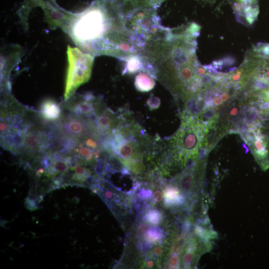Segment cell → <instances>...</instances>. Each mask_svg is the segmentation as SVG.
<instances>
[{
	"instance_id": "9",
	"label": "cell",
	"mask_w": 269,
	"mask_h": 269,
	"mask_svg": "<svg viewBox=\"0 0 269 269\" xmlns=\"http://www.w3.org/2000/svg\"><path fill=\"white\" fill-rule=\"evenodd\" d=\"M55 123L58 136L61 139L76 140L92 135L98 136L101 138L94 120L70 112L67 113L63 112L60 119Z\"/></svg>"
},
{
	"instance_id": "23",
	"label": "cell",
	"mask_w": 269,
	"mask_h": 269,
	"mask_svg": "<svg viewBox=\"0 0 269 269\" xmlns=\"http://www.w3.org/2000/svg\"><path fill=\"white\" fill-rule=\"evenodd\" d=\"M153 200L156 202H160L163 198L162 192L160 190H156L152 195Z\"/></svg>"
},
{
	"instance_id": "11",
	"label": "cell",
	"mask_w": 269,
	"mask_h": 269,
	"mask_svg": "<svg viewBox=\"0 0 269 269\" xmlns=\"http://www.w3.org/2000/svg\"><path fill=\"white\" fill-rule=\"evenodd\" d=\"M97 97L91 93L73 95L62 106V108L77 115L94 120Z\"/></svg>"
},
{
	"instance_id": "7",
	"label": "cell",
	"mask_w": 269,
	"mask_h": 269,
	"mask_svg": "<svg viewBox=\"0 0 269 269\" xmlns=\"http://www.w3.org/2000/svg\"><path fill=\"white\" fill-rule=\"evenodd\" d=\"M69 68L64 93V101L74 94L76 90L87 82L91 76L94 56L84 53L79 49L69 47L68 49Z\"/></svg>"
},
{
	"instance_id": "25",
	"label": "cell",
	"mask_w": 269,
	"mask_h": 269,
	"mask_svg": "<svg viewBox=\"0 0 269 269\" xmlns=\"http://www.w3.org/2000/svg\"><path fill=\"white\" fill-rule=\"evenodd\" d=\"M104 195L108 199H112L114 196V193L110 190H106L104 191Z\"/></svg>"
},
{
	"instance_id": "10",
	"label": "cell",
	"mask_w": 269,
	"mask_h": 269,
	"mask_svg": "<svg viewBox=\"0 0 269 269\" xmlns=\"http://www.w3.org/2000/svg\"><path fill=\"white\" fill-rule=\"evenodd\" d=\"M95 109L94 122L97 132L103 142L116 128L119 117L118 114L107 106L101 97H97Z\"/></svg>"
},
{
	"instance_id": "4",
	"label": "cell",
	"mask_w": 269,
	"mask_h": 269,
	"mask_svg": "<svg viewBox=\"0 0 269 269\" xmlns=\"http://www.w3.org/2000/svg\"><path fill=\"white\" fill-rule=\"evenodd\" d=\"M33 110L18 102L9 92L0 104V145L19 155Z\"/></svg>"
},
{
	"instance_id": "13",
	"label": "cell",
	"mask_w": 269,
	"mask_h": 269,
	"mask_svg": "<svg viewBox=\"0 0 269 269\" xmlns=\"http://www.w3.org/2000/svg\"><path fill=\"white\" fill-rule=\"evenodd\" d=\"M62 107L55 101L47 99L44 101L40 107V115L42 118L48 123H56L62 117Z\"/></svg>"
},
{
	"instance_id": "8",
	"label": "cell",
	"mask_w": 269,
	"mask_h": 269,
	"mask_svg": "<svg viewBox=\"0 0 269 269\" xmlns=\"http://www.w3.org/2000/svg\"><path fill=\"white\" fill-rule=\"evenodd\" d=\"M215 236V233L210 228L197 226L194 234L186 239L181 249L180 268H195L200 258L210 251V240Z\"/></svg>"
},
{
	"instance_id": "18",
	"label": "cell",
	"mask_w": 269,
	"mask_h": 269,
	"mask_svg": "<svg viewBox=\"0 0 269 269\" xmlns=\"http://www.w3.org/2000/svg\"><path fill=\"white\" fill-rule=\"evenodd\" d=\"M161 230L157 227H153L147 230L145 233V239L147 243L153 244L160 242L162 238Z\"/></svg>"
},
{
	"instance_id": "20",
	"label": "cell",
	"mask_w": 269,
	"mask_h": 269,
	"mask_svg": "<svg viewBox=\"0 0 269 269\" xmlns=\"http://www.w3.org/2000/svg\"><path fill=\"white\" fill-rule=\"evenodd\" d=\"M160 104V99L155 96H151L147 100L146 105L150 110L158 108Z\"/></svg>"
},
{
	"instance_id": "27",
	"label": "cell",
	"mask_w": 269,
	"mask_h": 269,
	"mask_svg": "<svg viewBox=\"0 0 269 269\" xmlns=\"http://www.w3.org/2000/svg\"><path fill=\"white\" fill-rule=\"evenodd\" d=\"M236 0V2L235 3H237L242 2L247 0Z\"/></svg>"
},
{
	"instance_id": "24",
	"label": "cell",
	"mask_w": 269,
	"mask_h": 269,
	"mask_svg": "<svg viewBox=\"0 0 269 269\" xmlns=\"http://www.w3.org/2000/svg\"><path fill=\"white\" fill-rule=\"evenodd\" d=\"M149 5L155 8H156L160 4L166 0H147Z\"/></svg>"
},
{
	"instance_id": "21",
	"label": "cell",
	"mask_w": 269,
	"mask_h": 269,
	"mask_svg": "<svg viewBox=\"0 0 269 269\" xmlns=\"http://www.w3.org/2000/svg\"><path fill=\"white\" fill-rule=\"evenodd\" d=\"M163 252V248L161 246H157L154 247L151 250V255L154 257H158L161 256Z\"/></svg>"
},
{
	"instance_id": "15",
	"label": "cell",
	"mask_w": 269,
	"mask_h": 269,
	"mask_svg": "<svg viewBox=\"0 0 269 269\" xmlns=\"http://www.w3.org/2000/svg\"><path fill=\"white\" fill-rule=\"evenodd\" d=\"M126 61L123 73L133 74L141 71L145 72L147 68L146 60L140 54L133 55L124 60Z\"/></svg>"
},
{
	"instance_id": "28",
	"label": "cell",
	"mask_w": 269,
	"mask_h": 269,
	"mask_svg": "<svg viewBox=\"0 0 269 269\" xmlns=\"http://www.w3.org/2000/svg\"><path fill=\"white\" fill-rule=\"evenodd\" d=\"M204 1H206V2H214L216 0H202Z\"/></svg>"
},
{
	"instance_id": "16",
	"label": "cell",
	"mask_w": 269,
	"mask_h": 269,
	"mask_svg": "<svg viewBox=\"0 0 269 269\" xmlns=\"http://www.w3.org/2000/svg\"><path fill=\"white\" fill-rule=\"evenodd\" d=\"M150 75L142 71L137 74L135 78L134 86L140 92H148L152 90L155 84V82Z\"/></svg>"
},
{
	"instance_id": "26",
	"label": "cell",
	"mask_w": 269,
	"mask_h": 269,
	"mask_svg": "<svg viewBox=\"0 0 269 269\" xmlns=\"http://www.w3.org/2000/svg\"><path fill=\"white\" fill-rule=\"evenodd\" d=\"M154 262L153 261L150 260L147 261L146 262L145 267L147 268H148V269L150 268L151 269V268H152L154 267Z\"/></svg>"
},
{
	"instance_id": "1",
	"label": "cell",
	"mask_w": 269,
	"mask_h": 269,
	"mask_svg": "<svg viewBox=\"0 0 269 269\" xmlns=\"http://www.w3.org/2000/svg\"><path fill=\"white\" fill-rule=\"evenodd\" d=\"M66 20L65 29L74 42L93 56L124 61L138 54L145 44L121 0H96L82 11L68 14Z\"/></svg>"
},
{
	"instance_id": "19",
	"label": "cell",
	"mask_w": 269,
	"mask_h": 269,
	"mask_svg": "<svg viewBox=\"0 0 269 269\" xmlns=\"http://www.w3.org/2000/svg\"><path fill=\"white\" fill-rule=\"evenodd\" d=\"M145 218L147 223L156 225L162 221V213L156 209H151L146 213Z\"/></svg>"
},
{
	"instance_id": "14",
	"label": "cell",
	"mask_w": 269,
	"mask_h": 269,
	"mask_svg": "<svg viewBox=\"0 0 269 269\" xmlns=\"http://www.w3.org/2000/svg\"><path fill=\"white\" fill-rule=\"evenodd\" d=\"M164 204L168 208H178L185 204L186 199L180 190L174 184L166 186L164 191Z\"/></svg>"
},
{
	"instance_id": "3",
	"label": "cell",
	"mask_w": 269,
	"mask_h": 269,
	"mask_svg": "<svg viewBox=\"0 0 269 269\" xmlns=\"http://www.w3.org/2000/svg\"><path fill=\"white\" fill-rule=\"evenodd\" d=\"M119 123L103 142L106 150L117 157L132 173L149 177L158 169L160 137H152L132 118L129 111L119 115Z\"/></svg>"
},
{
	"instance_id": "12",
	"label": "cell",
	"mask_w": 269,
	"mask_h": 269,
	"mask_svg": "<svg viewBox=\"0 0 269 269\" xmlns=\"http://www.w3.org/2000/svg\"><path fill=\"white\" fill-rule=\"evenodd\" d=\"M245 96L260 113L269 115V88L245 94Z\"/></svg>"
},
{
	"instance_id": "22",
	"label": "cell",
	"mask_w": 269,
	"mask_h": 269,
	"mask_svg": "<svg viewBox=\"0 0 269 269\" xmlns=\"http://www.w3.org/2000/svg\"><path fill=\"white\" fill-rule=\"evenodd\" d=\"M147 228V225L142 223L139 224L136 229V233L138 237H140L145 232Z\"/></svg>"
},
{
	"instance_id": "2",
	"label": "cell",
	"mask_w": 269,
	"mask_h": 269,
	"mask_svg": "<svg viewBox=\"0 0 269 269\" xmlns=\"http://www.w3.org/2000/svg\"><path fill=\"white\" fill-rule=\"evenodd\" d=\"M200 30V26L195 22L172 28L153 64L156 79L184 104L202 93L211 79L196 55Z\"/></svg>"
},
{
	"instance_id": "5",
	"label": "cell",
	"mask_w": 269,
	"mask_h": 269,
	"mask_svg": "<svg viewBox=\"0 0 269 269\" xmlns=\"http://www.w3.org/2000/svg\"><path fill=\"white\" fill-rule=\"evenodd\" d=\"M242 64L248 74L244 93L269 88V43L253 46L247 51Z\"/></svg>"
},
{
	"instance_id": "17",
	"label": "cell",
	"mask_w": 269,
	"mask_h": 269,
	"mask_svg": "<svg viewBox=\"0 0 269 269\" xmlns=\"http://www.w3.org/2000/svg\"><path fill=\"white\" fill-rule=\"evenodd\" d=\"M220 108L218 107L208 108L203 111L197 117L198 120L207 124V123L219 117V111Z\"/></svg>"
},
{
	"instance_id": "6",
	"label": "cell",
	"mask_w": 269,
	"mask_h": 269,
	"mask_svg": "<svg viewBox=\"0 0 269 269\" xmlns=\"http://www.w3.org/2000/svg\"><path fill=\"white\" fill-rule=\"evenodd\" d=\"M241 136L263 170L269 168V115L260 113L257 121Z\"/></svg>"
}]
</instances>
